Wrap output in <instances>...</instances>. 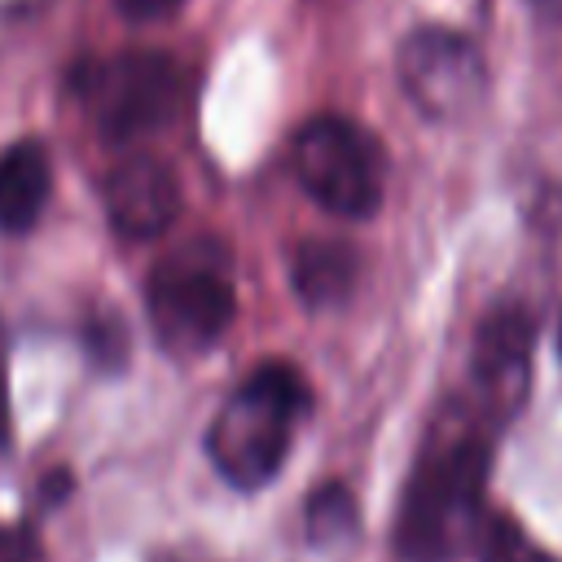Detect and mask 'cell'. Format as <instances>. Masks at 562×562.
I'll use <instances>...</instances> for the list:
<instances>
[{"label": "cell", "mask_w": 562, "mask_h": 562, "mask_svg": "<svg viewBox=\"0 0 562 562\" xmlns=\"http://www.w3.org/2000/svg\"><path fill=\"white\" fill-rule=\"evenodd\" d=\"M487 465L492 439L483 426L443 430L426 443L395 518V553L404 562H452L479 544Z\"/></svg>", "instance_id": "cell-1"}, {"label": "cell", "mask_w": 562, "mask_h": 562, "mask_svg": "<svg viewBox=\"0 0 562 562\" xmlns=\"http://www.w3.org/2000/svg\"><path fill=\"white\" fill-rule=\"evenodd\" d=\"M307 408L312 391L303 373L285 360H263L206 426V457L233 487L255 492L285 465L294 426Z\"/></svg>", "instance_id": "cell-2"}, {"label": "cell", "mask_w": 562, "mask_h": 562, "mask_svg": "<svg viewBox=\"0 0 562 562\" xmlns=\"http://www.w3.org/2000/svg\"><path fill=\"white\" fill-rule=\"evenodd\" d=\"M70 88L88 105L97 132L114 145L162 132L184 110V66L154 48H127L75 70Z\"/></svg>", "instance_id": "cell-3"}, {"label": "cell", "mask_w": 562, "mask_h": 562, "mask_svg": "<svg viewBox=\"0 0 562 562\" xmlns=\"http://www.w3.org/2000/svg\"><path fill=\"white\" fill-rule=\"evenodd\" d=\"M290 167L303 193L338 215V220H369L382 206L386 158L373 132L342 114H316L294 132Z\"/></svg>", "instance_id": "cell-4"}, {"label": "cell", "mask_w": 562, "mask_h": 562, "mask_svg": "<svg viewBox=\"0 0 562 562\" xmlns=\"http://www.w3.org/2000/svg\"><path fill=\"white\" fill-rule=\"evenodd\" d=\"M145 307L162 351H176V356L206 351L233 325V312H237L233 277L206 241L189 246L149 272Z\"/></svg>", "instance_id": "cell-5"}, {"label": "cell", "mask_w": 562, "mask_h": 562, "mask_svg": "<svg viewBox=\"0 0 562 562\" xmlns=\"http://www.w3.org/2000/svg\"><path fill=\"white\" fill-rule=\"evenodd\" d=\"M400 83L426 119L452 123L479 105L487 70L465 35L448 26H422L400 44Z\"/></svg>", "instance_id": "cell-6"}, {"label": "cell", "mask_w": 562, "mask_h": 562, "mask_svg": "<svg viewBox=\"0 0 562 562\" xmlns=\"http://www.w3.org/2000/svg\"><path fill=\"white\" fill-rule=\"evenodd\" d=\"M531 342H536V321L518 303H501L479 321L470 369H474L479 408L492 422H509L518 413L531 382Z\"/></svg>", "instance_id": "cell-7"}, {"label": "cell", "mask_w": 562, "mask_h": 562, "mask_svg": "<svg viewBox=\"0 0 562 562\" xmlns=\"http://www.w3.org/2000/svg\"><path fill=\"white\" fill-rule=\"evenodd\" d=\"M180 180L162 158H123L105 180V215L119 237L149 241L180 220Z\"/></svg>", "instance_id": "cell-8"}, {"label": "cell", "mask_w": 562, "mask_h": 562, "mask_svg": "<svg viewBox=\"0 0 562 562\" xmlns=\"http://www.w3.org/2000/svg\"><path fill=\"white\" fill-rule=\"evenodd\" d=\"M53 193V162L44 140H13L0 149V233H26Z\"/></svg>", "instance_id": "cell-9"}, {"label": "cell", "mask_w": 562, "mask_h": 562, "mask_svg": "<svg viewBox=\"0 0 562 562\" xmlns=\"http://www.w3.org/2000/svg\"><path fill=\"white\" fill-rule=\"evenodd\" d=\"M356 277H360V255L347 241H334V237L299 241V250L290 259L294 294L307 307H338L356 290Z\"/></svg>", "instance_id": "cell-10"}, {"label": "cell", "mask_w": 562, "mask_h": 562, "mask_svg": "<svg viewBox=\"0 0 562 562\" xmlns=\"http://www.w3.org/2000/svg\"><path fill=\"white\" fill-rule=\"evenodd\" d=\"M360 514H356V496L342 483H325L307 496V540L329 549L347 536H356Z\"/></svg>", "instance_id": "cell-11"}, {"label": "cell", "mask_w": 562, "mask_h": 562, "mask_svg": "<svg viewBox=\"0 0 562 562\" xmlns=\"http://www.w3.org/2000/svg\"><path fill=\"white\" fill-rule=\"evenodd\" d=\"M474 553H479V562H558V558L544 553L509 514H487Z\"/></svg>", "instance_id": "cell-12"}, {"label": "cell", "mask_w": 562, "mask_h": 562, "mask_svg": "<svg viewBox=\"0 0 562 562\" xmlns=\"http://www.w3.org/2000/svg\"><path fill=\"white\" fill-rule=\"evenodd\" d=\"M88 342H92V351H97L105 364H123L127 338H123V325H119V321H110V329H105V321H97V325L88 329Z\"/></svg>", "instance_id": "cell-13"}, {"label": "cell", "mask_w": 562, "mask_h": 562, "mask_svg": "<svg viewBox=\"0 0 562 562\" xmlns=\"http://www.w3.org/2000/svg\"><path fill=\"white\" fill-rule=\"evenodd\" d=\"M180 4L184 0H119L123 18H132V22H154V18H162V13L180 9Z\"/></svg>", "instance_id": "cell-14"}, {"label": "cell", "mask_w": 562, "mask_h": 562, "mask_svg": "<svg viewBox=\"0 0 562 562\" xmlns=\"http://www.w3.org/2000/svg\"><path fill=\"white\" fill-rule=\"evenodd\" d=\"M0 562H40V549L22 531H0Z\"/></svg>", "instance_id": "cell-15"}, {"label": "cell", "mask_w": 562, "mask_h": 562, "mask_svg": "<svg viewBox=\"0 0 562 562\" xmlns=\"http://www.w3.org/2000/svg\"><path fill=\"white\" fill-rule=\"evenodd\" d=\"M9 443V378H4V338H0V452Z\"/></svg>", "instance_id": "cell-16"}, {"label": "cell", "mask_w": 562, "mask_h": 562, "mask_svg": "<svg viewBox=\"0 0 562 562\" xmlns=\"http://www.w3.org/2000/svg\"><path fill=\"white\" fill-rule=\"evenodd\" d=\"M558 351H562V321H558Z\"/></svg>", "instance_id": "cell-17"}]
</instances>
